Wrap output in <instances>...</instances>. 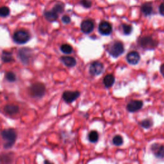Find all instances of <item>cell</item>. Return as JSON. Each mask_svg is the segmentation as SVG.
<instances>
[{"instance_id":"cell-1","label":"cell","mask_w":164,"mask_h":164,"mask_svg":"<svg viewBox=\"0 0 164 164\" xmlns=\"http://www.w3.org/2000/svg\"><path fill=\"white\" fill-rule=\"evenodd\" d=\"M1 135L4 140H5V143L3 145L4 148L9 149L12 148L17 138V133L14 129H5L3 130Z\"/></svg>"},{"instance_id":"cell-2","label":"cell","mask_w":164,"mask_h":164,"mask_svg":"<svg viewBox=\"0 0 164 164\" xmlns=\"http://www.w3.org/2000/svg\"><path fill=\"white\" fill-rule=\"evenodd\" d=\"M30 94L35 98H41L45 94L46 87L42 83H35L33 84L29 89Z\"/></svg>"},{"instance_id":"cell-3","label":"cell","mask_w":164,"mask_h":164,"mask_svg":"<svg viewBox=\"0 0 164 164\" xmlns=\"http://www.w3.org/2000/svg\"><path fill=\"white\" fill-rule=\"evenodd\" d=\"M13 39L15 42L19 45L26 44L30 39V35L29 33L25 30H19L14 33Z\"/></svg>"},{"instance_id":"cell-4","label":"cell","mask_w":164,"mask_h":164,"mask_svg":"<svg viewBox=\"0 0 164 164\" xmlns=\"http://www.w3.org/2000/svg\"><path fill=\"white\" fill-rule=\"evenodd\" d=\"M138 44L140 47L146 49H152L158 45L157 41L149 36L140 38L138 40Z\"/></svg>"},{"instance_id":"cell-5","label":"cell","mask_w":164,"mask_h":164,"mask_svg":"<svg viewBox=\"0 0 164 164\" xmlns=\"http://www.w3.org/2000/svg\"><path fill=\"white\" fill-rule=\"evenodd\" d=\"M124 52V47L121 42H115L109 49V53L114 58H117Z\"/></svg>"},{"instance_id":"cell-6","label":"cell","mask_w":164,"mask_h":164,"mask_svg":"<svg viewBox=\"0 0 164 164\" xmlns=\"http://www.w3.org/2000/svg\"><path fill=\"white\" fill-rule=\"evenodd\" d=\"M80 96V92L78 91H65L63 92L62 97L66 103H71L76 100H77Z\"/></svg>"},{"instance_id":"cell-7","label":"cell","mask_w":164,"mask_h":164,"mask_svg":"<svg viewBox=\"0 0 164 164\" xmlns=\"http://www.w3.org/2000/svg\"><path fill=\"white\" fill-rule=\"evenodd\" d=\"M104 70V65L100 62H94L90 66L89 72L92 76L100 75Z\"/></svg>"},{"instance_id":"cell-8","label":"cell","mask_w":164,"mask_h":164,"mask_svg":"<svg viewBox=\"0 0 164 164\" xmlns=\"http://www.w3.org/2000/svg\"><path fill=\"white\" fill-rule=\"evenodd\" d=\"M18 56L23 63L28 64L31 57V49L29 48H21L19 51Z\"/></svg>"},{"instance_id":"cell-9","label":"cell","mask_w":164,"mask_h":164,"mask_svg":"<svg viewBox=\"0 0 164 164\" xmlns=\"http://www.w3.org/2000/svg\"><path fill=\"white\" fill-rule=\"evenodd\" d=\"M99 31L103 35H109L112 31V26L107 21H102L99 25Z\"/></svg>"},{"instance_id":"cell-10","label":"cell","mask_w":164,"mask_h":164,"mask_svg":"<svg viewBox=\"0 0 164 164\" xmlns=\"http://www.w3.org/2000/svg\"><path fill=\"white\" fill-rule=\"evenodd\" d=\"M143 106V102L140 100H134L130 101L127 105V110L130 112H135L142 108Z\"/></svg>"},{"instance_id":"cell-11","label":"cell","mask_w":164,"mask_h":164,"mask_svg":"<svg viewBox=\"0 0 164 164\" xmlns=\"http://www.w3.org/2000/svg\"><path fill=\"white\" fill-rule=\"evenodd\" d=\"M151 150L155 157L158 158H164V145L155 143L151 146Z\"/></svg>"},{"instance_id":"cell-12","label":"cell","mask_w":164,"mask_h":164,"mask_svg":"<svg viewBox=\"0 0 164 164\" xmlns=\"http://www.w3.org/2000/svg\"><path fill=\"white\" fill-rule=\"evenodd\" d=\"M94 28V24L91 20H85L81 24V30L85 34H90Z\"/></svg>"},{"instance_id":"cell-13","label":"cell","mask_w":164,"mask_h":164,"mask_svg":"<svg viewBox=\"0 0 164 164\" xmlns=\"http://www.w3.org/2000/svg\"><path fill=\"white\" fill-rule=\"evenodd\" d=\"M126 60L129 63L132 65H136L140 60V54L137 51H132L127 54Z\"/></svg>"},{"instance_id":"cell-14","label":"cell","mask_w":164,"mask_h":164,"mask_svg":"<svg viewBox=\"0 0 164 164\" xmlns=\"http://www.w3.org/2000/svg\"><path fill=\"white\" fill-rule=\"evenodd\" d=\"M62 62L69 68L74 67L76 65V60L73 57H68V56H63L61 57Z\"/></svg>"},{"instance_id":"cell-15","label":"cell","mask_w":164,"mask_h":164,"mask_svg":"<svg viewBox=\"0 0 164 164\" xmlns=\"http://www.w3.org/2000/svg\"><path fill=\"white\" fill-rule=\"evenodd\" d=\"M5 112L9 115H16L19 112V108L17 106L14 105H7L4 107Z\"/></svg>"},{"instance_id":"cell-16","label":"cell","mask_w":164,"mask_h":164,"mask_svg":"<svg viewBox=\"0 0 164 164\" xmlns=\"http://www.w3.org/2000/svg\"><path fill=\"white\" fill-rule=\"evenodd\" d=\"M115 82V78L112 74H107L103 79V83L106 88H110Z\"/></svg>"},{"instance_id":"cell-17","label":"cell","mask_w":164,"mask_h":164,"mask_svg":"<svg viewBox=\"0 0 164 164\" xmlns=\"http://www.w3.org/2000/svg\"><path fill=\"white\" fill-rule=\"evenodd\" d=\"M45 18L48 21L53 22L56 21L58 19L59 14L55 12H54L53 10H50V11H46V12H45Z\"/></svg>"},{"instance_id":"cell-18","label":"cell","mask_w":164,"mask_h":164,"mask_svg":"<svg viewBox=\"0 0 164 164\" xmlns=\"http://www.w3.org/2000/svg\"><path fill=\"white\" fill-rule=\"evenodd\" d=\"M141 10L145 16H149L152 14V7L151 3H146L141 7Z\"/></svg>"},{"instance_id":"cell-19","label":"cell","mask_w":164,"mask_h":164,"mask_svg":"<svg viewBox=\"0 0 164 164\" xmlns=\"http://www.w3.org/2000/svg\"><path fill=\"white\" fill-rule=\"evenodd\" d=\"M2 59L5 63H8L13 61L14 59H13L12 53L7 51H3L2 55Z\"/></svg>"},{"instance_id":"cell-20","label":"cell","mask_w":164,"mask_h":164,"mask_svg":"<svg viewBox=\"0 0 164 164\" xmlns=\"http://www.w3.org/2000/svg\"><path fill=\"white\" fill-rule=\"evenodd\" d=\"M99 139V134L96 131H92L89 134V140L92 143H96Z\"/></svg>"},{"instance_id":"cell-21","label":"cell","mask_w":164,"mask_h":164,"mask_svg":"<svg viewBox=\"0 0 164 164\" xmlns=\"http://www.w3.org/2000/svg\"><path fill=\"white\" fill-rule=\"evenodd\" d=\"M60 50L65 54H71L73 52V49L71 45H68V44H65V45H62L61 46Z\"/></svg>"},{"instance_id":"cell-22","label":"cell","mask_w":164,"mask_h":164,"mask_svg":"<svg viewBox=\"0 0 164 164\" xmlns=\"http://www.w3.org/2000/svg\"><path fill=\"white\" fill-rule=\"evenodd\" d=\"M52 10H53L54 12H55L58 14H61L63 12V10H64V5L62 3H58L54 6Z\"/></svg>"},{"instance_id":"cell-23","label":"cell","mask_w":164,"mask_h":164,"mask_svg":"<svg viewBox=\"0 0 164 164\" xmlns=\"http://www.w3.org/2000/svg\"><path fill=\"white\" fill-rule=\"evenodd\" d=\"M113 144L116 146H121L123 144V138L120 135H115L113 138Z\"/></svg>"},{"instance_id":"cell-24","label":"cell","mask_w":164,"mask_h":164,"mask_svg":"<svg viewBox=\"0 0 164 164\" xmlns=\"http://www.w3.org/2000/svg\"><path fill=\"white\" fill-rule=\"evenodd\" d=\"M5 78L7 80H8L10 82H14L16 81V76L12 71H9L5 75Z\"/></svg>"},{"instance_id":"cell-25","label":"cell","mask_w":164,"mask_h":164,"mask_svg":"<svg viewBox=\"0 0 164 164\" xmlns=\"http://www.w3.org/2000/svg\"><path fill=\"white\" fill-rule=\"evenodd\" d=\"M10 14V9L7 7H0V17H5Z\"/></svg>"},{"instance_id":"cell-26","label":"cell","mask_w":164,"mask_h":164,"mask_svg":"<svg viewBox=\"0 0 164 164\" xmlns=\"http://www.w3.org/2000/svg\"><path fill=\"white\" fill-rule=\"evenodd\" d=\"M123 30L124 31V34L126 35H129L131 34V33L132 32V26L131 25H127V24H123Z\"/></svg>"},{"instance_id":"cell-27","label":"cell","mask_w":164,"mask_h":164,"mask_svg":"<svg viewBox=\"0 0 164 164\" xmlns=\"http://www.w3.org/2000/svg\"><path fill=\"white\" fill-rule=\"evenodd\" d=\"M141 126L146 129H149L152 126V122L151 119H144L141 122Z\"/></svg>"},{"instance_id":"cell-28","label":"cell","mask_w":164,"mask_h":164,"mask_svg":"<svg viewBox=\"0 0 164 164\" xmlns=\"http://www.w3.org/2000/svg\"><path fill=\"white\" fill-rule=\"evenodd\" d=\"M80 4L85 8H89L92 6V2L91 0H82Z\"/></svg>"},{"instance_id":"cell-29","label":"cell","mask_w":164,"mask_h":164,"mask_svg":"<svg viewBox=\"0 0 164 164\" xmlns=\"http://www.w3.org/2000/svg\"><path fill=\"white\" fill-rule=\"evenodd\" d=\"M62 21L64 24H69L71 23V18L68 16H63L62 17Z\"/></svg>"},{"instance_id":"cell-30","label":"cell","mask_w":164,"mask_h":164,"mask_svg":"<svg viewBox=\"0 0 164 164\" xmlns=\"http://www.w3.org/2000/svg\"><path fill=\"white\" fill-rule=\"evenodd\" d=\"M159 11L161 15L164 16V3H162L160 4L159 7Z\"/></svg>"},{"instance_id":"cell-31","label":"cell","mask_w":164,"mask_h":164,"mask_svg":"<svg viewBox=\"0 0 164 164\" xmlns=\"http://www.w3.org/2000/svg\"><path fill=\"white\" fill-rule=\"evenodd\" d=\"M162 73L164 74V70H163V71H162Z\"/></svg>"}]
</instances>
